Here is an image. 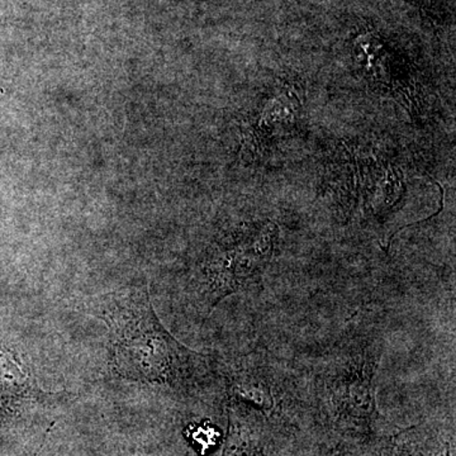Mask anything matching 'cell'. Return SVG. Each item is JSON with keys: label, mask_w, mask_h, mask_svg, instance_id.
<instances>
[{"label": "cell", "mask_w": 456, "mask_h": 456, "mask_svg": "<svg viewBox=\"0 0 456 456\" xmlns=\"http://www.w3.org/2000/svg\"><path fill=\"white\" fill-rule=\"evenodd\" d=\"M102 318L110 331L117 374L137 382L175 384L196 354L167 331L156 316L147 285L108 297Z\"/></svg>", "instance_id": "6da1fadb"}, {"label": "cell", "mask_w": 456, "mask_h": 456, "mask_svg": "<svg viewBox=\"0 0 456 456\" xmlns=\"http://www.w3.org/2000/svg\"><path fill=\"white\" fill-rule=\"evenodd\" d=\"M269 231L235 248L217 251L204 268V292L211 310L231 294L245 289L268 263L272 241Z\"/></svg>", "instance_id": "7a4b0ae2"}, {"label": "cell", "mask_w": 456, "mask_h": 456, "mask_svg": "<svg viewBox=\"0 0 456 456\" xmlns=\"http://www.w3.org/2000/svg\"><path fill=\"white\" fill-rule=\"evenodd\" d=\"M355 364L346 367L340 371V375L332 380L334 402L338 407L355 415L369 417L377 413L374 397V359L365 354L362 364L360 365L359 356L354 359Z\"/></svg>", "instance_id": "3957f363"}, {"label": "cell", "mask_w": 456, "mask_h": 456, "mask_svg": "<svg viewBox=\"0 0 456 456\" xmlns=\"http://www.w3.org/2000/svg\"><path fill=\"white\" fill-rule=\"evenodd\" d=\"M29 371L11 350L0 346V415L28 388Z\"/></svg>", "instance_id": "277c9868"}]
</instances>
